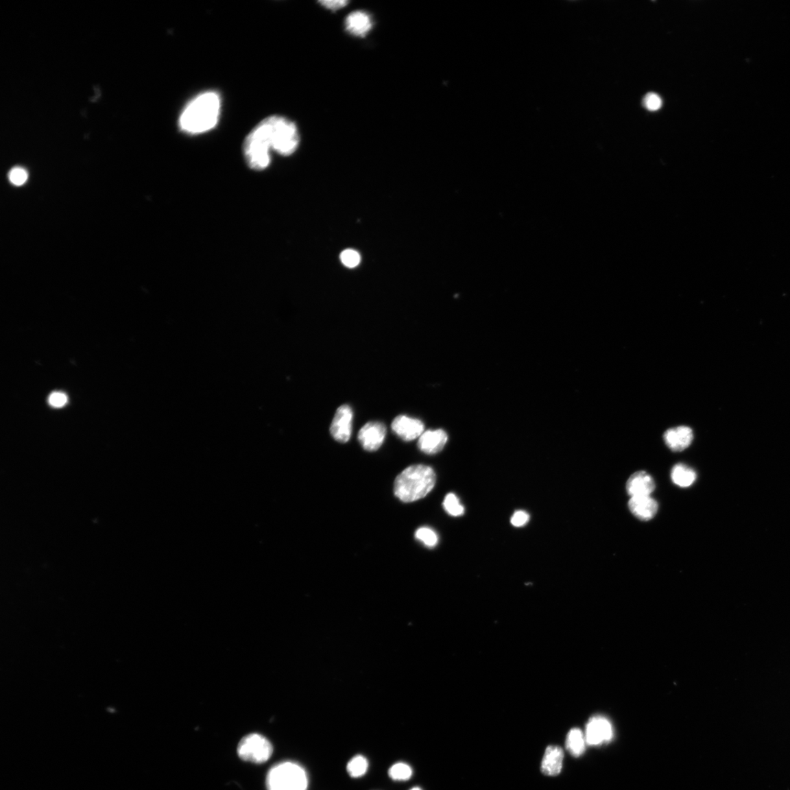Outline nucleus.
<instances>
[{"mask_svg": "<svg viewBox=\"0 0 790 790\" xmlns=\"http://www.w3.org/2000/svg\"><path fill=\"white\" fill-rule=\"evenodd\" d=\"M222 99L214 91L196 96L186 106L179 119L180 129L185 134L196 135L213 129L221 114Z\"/></svg>", "mask_w": 790, "mask_h": 790, "instance_id": "obj_1", "label": "nucleus"}, {"mask_svg": "<svg viewBox=\"0 0 790 790\" xmlns=\"http://www.w3.org/2000/svg\"><path fill=\"white\" fill-rule=\"evenodd\" d=\"M436 476L433 469L424 465L405 468L394 481L395 496L405 503L424 498L434 488Z\"/></svg>", "mask_w": 790, "mask_h": 790, "instance_id": "obj_2", "label": "nucleus"}, {"mask_svg": "<svg viewBox=\"0 0 790 790\" xmlns=\"http://www.w3.org/2000/svg\"><path fill=\"white\" fill-rule=\"evenodd\" d=\"M266 123L272 149L283 156H289L298 149L300 134L298 127L287 118L270 116Z\"/></svg>", "mask_w": 790, "mask_h": 790, "instance_id": "obj_3", "label": "nucleus"}, {"mask_svg": "<svg viewBox=\"0 0 790 790\" xmlns=\"http://www.w3.org/2000/svg\"><path fill=\"white\" fill-rule=\"evenodd\" d=\"M272 145L265 120H262L248 134L243 145L248 166L252 170L267 169L271 162Z\"/></svg>", "mask_w": 790, "mask_h": 790, "instance_id": "obj_4", "label": "nucleus"}, {"mask_svg": "<svg viewBox=\"0 0 790 790\" xmlns=\"http://www.w3.org/2000/svg\"><path fill=\"white\" fill-rule=\"evenodd\" d=\"M309 778L298 763L283 762L272 767L267 777V790H307Z\"/></svg>", "mask_w": 790, "mask_h": 790, "instance_id": "obj_5", "label": "nucleus"}, {"mask_svg": "<svg viewBox=\"0 0 790 790\" xmlns=\"http://www.w3.org/2000/svg\"><path fill=\"white\" fill-rule=\"evenodd\" d=\"M273 747L271 743L259 734H250L241 739L238 745L237 753L241 760L256 764L267 762L271 757Z\"/></svg>", "mask_w": 790, "mask_h": 790, "instance_id": "obj_6", "label": "nucleus"}, {"mask_svg": "<svg viewBox=\"0 0 790 790\" xmlns=\"http://www.w3.org/2000/svg\"><path fill=\"white\" fill-rule=\"evenodd\" d=\"M353 411L348 405H343L337 409L332 424L331 433L334 439L339 443L349 441L352 431Z\"/></svg>", "mask_w": 790, "mask_h": 790, "instance_id": "obj_7", "label": "nucleus"}, {"mask_svg": "<svg viewBox=\"0 0 790 790\" xmlns=\"http://www.w3.org/2000/svg\"><path fill=\"white\" fill-rule=\"evenodd\" d=\"M387 433L386 427L381 422H370L361 427L358 439L366 451L374 452L384 442Z\"/></svg>", "mask_w": 790, "mask_h": 790, "instance_id": "obj_8", "label": "nucleus"}, {"mask_svg": "<svg viewBox=\"0 0 790 790\" xmlns=\"http://www.w3.org/2000/svg\"><path fill=\"white\" fill-rule=\"evenodd\" d=\"M612 737L613 730L608 719L603 717H595L590 719L585 734L587 744L601 745L610 741Z\"/></svg>", "mask_w": 790, "mask_h": 790, "instance_id": "obj_9", "label": "nucleus"}, {"mask_svg": "<svg viewBox=\"0 0 790 790\" xmlns=\"http://www.w3.org/2000/svg\"><path fill=\"white\" fill-rule=\"evenodd\" d=\"M392 429L403 441L411 442L422 435L424 426L420 420L400 415L393 420Z\"/></svg>", "mask_w": 790, "mask_h": 790, "instance_id": "obj_10", "label": "nucleus"}, {"mask_svg": "<svg viewBox=\"0 0 790 790\" xmlns=\"http://www.w3.org/2000/svg\"><path fill=\"white\" fill-rule=\"evenodd\" d=\"M693 430L686 426H680L667 430L664 435L667 446L674 452H682L693 442Z\"/></svg>", "mask_w": 790, "mask_h": 790, "instance_id": "obj_11", "label": "nucleus"}, {"mask_svg": "<svg viewBox=\"0 0 790 790\" xmlns=\"http://www.w3.org/2000/svg\"><path fill=\"white\" fill-rule=\"evenodd\" d=\"M655 488L653 478L645 471L636 472L627 483V490L631 497L649 496Z\"/></svg>", "mask_w": 790, "mask_h": 790, "instance_id": "obj_12", "label": "nucleus"}, {"mask_svg": "<svg viewBox=\"0 0 790 790\" xmlns=\"http://www.w3.org/2000/svg\"><path fill=\"white\" fill-rule=\"evenodd\" d=\"M629 508L631 512L643 521L652 520L657 514L658 503L649 496L631 497L629 501Z\"/></svg>", "mask_w": 790, "mask_h": 790, "instance_id": "obj_13", "label": "nucleus"}, {"mask_svg": "<svg viewBox=\"0 0 790 790\" xmlns=\"http://www.w3.org/2000/svg\"><path fill=\"white\" fill-rule=\"evenodd\" d=\"M564 753L558 745H549L546 749L542 765L541 771L543 774L548 776H555L561 773L563 767Z\"/></svg>", "mask_w": 790, "mask_h": 790, "instance_id": "obj_14", "label": "nucleus"}, {"mask_svg": "<svg viewBox=\"0 0 790 790\" xmlns=\"http://www.w3.org/2000/svg\"><path fill=\"white\" fill-rule=\"evenodd\" d=\"M447 440L448 436L444 431H428L420 437L418 447L427 455H435L442 451Z\"/></svg>", "mask_w": 790, "mask_h": 790, "instance_id": "obj_15", "label": "nucleus"}, {"mask_svg": "<svg viewBox=\"0 0 790 790\" xmlns=\"http://www.w3.org/2000/svg\"><path fill=\"white\" fill-rule=\"evenodd\" d=\"M373 22L370 16L364 11H355L346 19V29L350 34L363 38L372 29Z\"/></svg>", "mask_w": 790, "mask_h": 790, "instance_id": "obj_16", "label": "nucleus"}, {"mask_svg": "<svg viewBox=\"0 0 790 790\" xmlns=\"http://www.w3.org/2000/svg\"><path fill=\"white\" fill-rule=\"evenodd\" d=\"M671 478L679 487L688 488L693 485L697 479L696 472L684 464L675 465L671 472Z\"/></svg>", "mask_w": 790, "mask_h": 790, "instance_id": "obj_17", "label": "nucleus"}, {"mask_svg": "<svg viewBox=\"0 0 790 790\" xmlns=\"http://www.w3.org/2000/svg\"><path fill=\"white\" fill-rule=\"evenodd\" d=\"M586 744L585 735L579 729L574 728L568 732L566 747L571 754L574 756H581L586 750Z\"/></svg>", "mask_w": 790, "mask_h": 790, "instance_id": "obj_18", "label": "nucleus"}, {"mask_svg": "<svg viewBox=\"0 0 790 790\" xmlns=\"http://www.w3.org/2000/svg\"><path fill=\"white\" fill-rule=\"evenodd\" d=\"M368 769V762L365 756L357 755L347 765V771L350 777L359 778L364 776Z\"/></svg>", "mask_w": 790, "mask_h": 790, "instance_id": "obj_19", "label": "nucleus"}, {"mask_svg": "<svg viewBox=\"0 0 790 790\" xmlns=\"http://www.w3.org/2000/svg\"><path fill=\"white\" fill-rule=\"evenodd\" d=\"M412 774L411 767L403 763L393 765L389 770V776L394 781H407Z\"/></svg>", "mask_w": 790, "mask_h": 790, "instance_id": "obj_20", "label": "nucleus"}, {"mask_svg": "<svg viewBox=\"0 0 790 790\" xmlns=\"http://www.w3.org/2000/svg\"><path fill=\"white\" fill-rule=\"evenodd\" d=\"M444 507L446 512L454 517L464 514V507L460 504L458 498L453 493H449L444 501Z\"/></svg>", "mask_w": 790, "mask_h": 790, "instance_id": "obj_21", "label": "nucleus"}, {"mask_svg": "<svg viewBox=\"0 0 790 790\" xmlns=\"http://www.w3.org/2000/svg\"><path fill=\"white\" fill-rule=\"evenodd\" d=\"M415 536L417 540L422 542L426 547L433 548L438 542V537L435 532L430 528H420L416 531Z\"/></svg>", "mask_w": 790, "mask_h": 790, "instance_id": "obj_22", "label": "nucleus"}, {"mask_svg": "<svg viewBox=\"0 0 790 790\" xmlns=\"http://www.w3.org/2000/svg\"><path fill=\"white\" fill-rule=\"evenodd\" d=\"M340 259L346 267L355 268L359 265L361 257L356 250L348 249L340 255Z\"/></svg>", "mask_w": 790, "mask_h": 790, "instance_id": "obj_23", "label": "nucleus"}, {"mask_svg": "<svg viewBox=\"0 0 790 790\" xmlns=\"http://www.w3.org/2000/svg\"><path fill=\"white\" fill-rule=\"evenodd\" d=\"M8 178L11 183L16 186L24 184L28 179L27 171L21 167H15L10 170Z\"/></svg>", "mask_w": 790, "mask_h": 790, "instance_id": "obj_24", "label": "nucleus"}, {"mask_svg": "<svg viewBox=\"0 0 790 790\" xmlns=\"http://www.w3.org/2000/svg\"><path fill=\"white\" fill-rule=\"evenodd\" d=\"M644 106L649 110L651 112H656L660 109L662 105V101L660 96L656 93H649L645 95L643 101Z\"/></svg>", "mask_w": 790, "mask_h": 790, "instance_id": "obj_25", "label": "nucleus"}, {"mask_svg": "<svg viewBox=\"0 0 790 790\" xmlns=\"http://www.w3.org/2000/svg\"><path fill=\"white\" fill-rule=\"evenodd\" d=\"M67 396L61 392L52 393L49 398V404L54 408H61L67 403Z\"/></svg>", "mask_w": 790, "mask_h": 790, "instance_id": "obj_26", "label": "nucleus"}, {"mask_svg": "<svg viewBox=\"0 0 790 790\" xmlns=\"http://www.w3.org/2000/svg\"><path fill=\"white\" fill-rule=\"evenodd\" d=\"M529 520V515L524 511L516 512L511 519V523L515 527H522Z\"/></svg>", "mask_w": 790, "mask_h": 790, "instance_id": "obj_27", "label": "nucleus"}, {"mask_svg": "<svg viewBox=\"0 0 790 790\" xmlns=\"http://www.w3.org/2000/svg\"><path fill=\"white\" fill-rule=\"evenodd\" d=\"M320 3L328 10L336 11L345 8L349 2L345 0H335V1H320Z\"/></svg>", "mask_w": 790, "mask_h": 790, "instance_id": "obj_28", "label": "nucleus"}, {"mask_svg": "<svg viewBox=\"0 0 790 790\" xmlns=\"http://www.w3.org/2000/svg\"><path fill=\"white\" fill-rule=\"evenodd\" d=\"M410 790H422V789L420 787H414V788L411 789Z\"/></svg>", "mask_w": 790, "mask_h": 790, "instance_id": "obj_29", "label": "nucleus"}]
</instances>
